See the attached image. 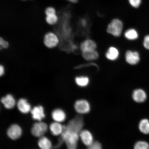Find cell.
Listing matches in <instances>:
<instances>
[{"mask_svg": "<svg viewBox=\"0 0 149 149\" xmlns=\"http://www.w3.org/2000/svg\"><path fill=\"white\" fill-rule=\"evenodd\" d=\"M87 65V66H94L95 67H96V68H98V65L96 64V63H88V64H83V65H79V66H78V68H77V69H79V68H85V67H86V65ZM87 67V66H86Z\"/></svg>", "mask_w": 149, "mask_h": 149, "instance_id": "29", "label": "cell"}, {"mask_svg": "<svg viewBox=\"0 0 149 149\" xmlns=\"http://www.w3.org/2000/svg\"><path fill=\"white\" fill-rule=\"evenodd\" d=\"M48 126L45 123L42 122L36 123L33 124L31 132L34 136L41 137L47 131Z\"/></svg>", "mask_w": 149, "mask_h": 149, "instance_id": "3", "label": "cell"}, {"mask_svg": "<svg viewBox=\"0 0 149 149\" xmlns=\"http://www.w3.org/2000/svg\"><path fill=\"white\" fill-rule=\"evenodd\" d=\"M81 24L83 25H86L87 22L85 19H83L81 20Z\"/></svg>", "mask_w": 149, "mask_h": 149, "instance_id": "32", "label": "cell"}, {"mask_svg": "<svg viewBox=\"0 0 149 149\" xmlns=\"http://www.w3.org/2000/svg\"><path fill=\"white\" fill-rule=\"evenodd\" d=\"M79 137L84 144L87 146H90L94 142L93 136L88 130H82L79 133Z\"/></svg>", "mask_w": 149, "mask_h": 149, "instance_id": "9", "label": "cell"}, {"mask_svg": "<svg viewBox=\"0 0 149 149\" xmlns=\"http://www.w3.org/2000/svg\"><path fill=\"white\" fill-rule=\"evenodd\" d=\"M31 113L32 115L33 119L35 120L40 121L45 117L43 107L41 106L33 107L31 110Z\"/></svg>", "mask_w": 149, "mask_h": 149, "instance_id": "8", "label": "cell"}, {"mask_svg": "<svg viewBox=\"0 0 149 149\" xmlns=\"http://www.w3.org/2000/svg\"><path fill=\"white\" fill-rule=\"evenodd\" d=\"M74 107L77 113L81 114L88 113L90 110V106L89 102L84 100L76 101L74 104Z\"/></svg>", "mask_w": 149, "mask_h": 149, "instance_id": "5", "label": "cell"}, {"mask_svg": "<svg viewBox=\"0 0 149 149\" xmlns=\"http://www.w3.org/2000/svg\"><path fill=\"white\" fill-rule=\"evenodd\" d=\"M82 56L85 60L91 61L97 60L99 56L96 49L82 52Z\"/></svg>", "mask_w": 149, "mask_h": 149, "instance_id": "16", "label": "cell"}, {"mask_svg": "<svg viewBox=\"0 0 149 149\" xmlns=\"http://www.w3.org/2000/svg\"><path fill=\"white\" fill-rule=\"evenodd\" d=\"M120 52L117 48L114 46H111L108 48L105 54V56L108 60L115 61L118 58Z\"/></svg>", "mask_w": 149, "mask_h": 149, "instance_id": "11", "label": "cell"}, {"mask_svg": "<svg viewBox=\"0 0 149 149\" xmlns=\"http://www.w3.org/2000/svg\"><path fill=\"white\" fill-rule=\"evenodd\" d=\"M75 83L78 86L81 87H86L89 84L90 79L87 76H77L75 79Z\"/></svg>", "mask_w": 149, "mask_h": 149, "instance_id": "20", "label": "cell"}, {"mask_svg": "<svg viewBox=\"0 0 149 149\" xmlns=\"http://www.w3.org/2000/svg\"><path fill=\"white\" fill-rule=\"evenodd\" d=\"M134 149H149V145L148 143L144 141H139L136 143Z\"/></svg>", "mask_w": 149, "mask_h": 149, "instance_id": "23", "label": "cell"}, {"mask_svg": "<svg viewBox=\"0 0 149 149\" xmlns=\"http://www.w3.org/2000/svg\"><path fill=\"white\" fill-rule=\"evenodd\" d=\"M0 45L1 48H7L8 47L9 44L8 42L1 37L0 38Z\"/></svg>", "mask_w": 149, "mask_h": 149, "instance_id": "27", "label": "cell"}, {"mask_svg": "<svg viewBox=\"0 0 149 149\" xmlns=\"http://www.w3.org/2000/svg\"><path fill=\"white\" fill-rule=\"evenodd\" d=\"M130 6L134 8H137L140 6L142 0H128Z\"/></svg>", "mask_w": 149, "mask_h": 149, "instance_id": "24", "label": "cell"}, {"mask_svg": "<svg viewBox=\"0 0 149 149\" xmlns=\"http://www.w3.org/2000/svg\"><path fill=\"white\" fill-rule=\"evenodd\" d=\"M59 17L57 14L47 15L45 17V21L48 25L53 26L56 25L58 22Z\"/></svg>", "mask_w": 149, "mask_h": 149, "instance_id": "21", "label": "cell"}, {"mask_svg": "<svg viewBox=\"0 0 149 149\" xmlns=\"http://www.w3.org/2000/svg\"><path fill=\"white\" fill-rule=\"evenodd\" d=\"M87 149H102L101 144L98 141H95L88 146Z\"/></svg>", "mask_w": 149, "mask_h": 149, "instance_id": "26", "label": "cell"}, {"mask_svg": "<svg viewBox=\"0 0 149 149\" xmlns=\"http://www.w3.org/2000/svg\"><path fill=\"white\" fill-rule=\"evenodd\" d=\"M17 107L19 110L22 113H27L31 111V105L24 98H20L18 100Z\"/></svg>", "mask_w": 149, "mask_h": 149, "instance_id": "13", "label": "cell"}, {"mask_svg": "<svg viewBox=\"0 0 149 149\" xmlns=\"http://www.w3.org/2000/svg\"><path fill=\"white\" fill-rule=\"evenodd\" d=\"M50 130L52 134L58 136L61 134L63 131V125L59 122L52 123L49 126Z\"/></svg>", "mask_w": 149, "mask_h": 149, "instance_id": "17", "label": "cell"}, {"mask_svg": "<svg viewBox=\"0 0 149 149\" xmlns=\"http://www.w3.org/2000/svg\"><path fill=\"white\" fill-rule=\"evenodd\" d=\"M7 134L9 138L14 140L19 138L21 136L22 130L18 125L14 124L9 127L7 130Z\"/></svg>", "mask_w": 149, "mask_h": 149, "instance_id": "7", "label": "cell"}, {"mask_svg": "<svg viewBox=\"0 0 149 149\" xmlns=\"http://www.w3.org/2000/svg\"><path fill=\"white\" fill-rule=\"evenodd\" d=\"M132 97L136 102H142L146 100L147 96L146 93L141 89H136L133 91Z\"/></svg>", "mask_w": 149, "mask_h": 149, "instance_id": "12", "label": "cell"}, {"mask_svg": "<svg viewBox=\"0 0 149 149\" xmlns=\"http://www.w3.org/2000/svg\"><path fill=\"white\" fill-rule=\"evenodd\" d=\"M139 130L144 134H149V121L147 119H143L141 121L139 125Z\"/></svg>", "mask_w": 149, "mask_h": 149, "instance_id": "22", "label": "cell"}, {"mask_svg": "<svg viewBox=\"0 0 149 149\" xmlns=\"http://www.w3.org/2000/svg\"><path fill=\"white\" fill-rule=\"evenodd\" d=\"M124 35L125 38L129 40H135L139 37L138 33L133 28L127 30L124 33Z\"/></svg>", "mask_w": 149, "mask_h": 149, "instance_id": "19", "label": "cell"}, {"mask_svg": "<svg viewBox=\"0 0 149 149\" xmlns=\"http://www.w3.org/2000/svg\"><path fill=\"white\" fill-rule=\"evenodd\" d=\"M22 1H26V0H22Z\"/></svg>", "mask_w": 149, "mask_h": 149, "instance_id": "33", "label": "cell"}, {"mask_svg": "<svg viewBox=\"0 0 149 149\" xmlns=\"http://www.w3.org/2000/svg\"><path fill=\"white\" fill-rule=\"evenodd\" d=\"M1 102L5 108L8 109H13L15 105V100L13 97L10 94H8L1 99Z\"/></svg>", "mask_w": 149, "mask_h": 149, "instance_id": "14", "label": "cell"}, {"mask_svg": "<svg viewBox=\"0 0 149 149\" xmlns=\"http://www.w3.org/2000/svg\"><path fill=\"white\" fill-rule=\"evenodd\" d=\"M45 15L49 14H57V10L53 6H48L46 7L45 10Z\"/></svg>", "mask_w": 149, "mask_h": 149, "instance_id": "25", "label": "cell"}, {"mask_svg": "<svg viewBox=\"0 0 149 149\" xmlns=\"http://www.w3.org/2000/svg\"><path fill=\"white\" fill-rule=\"evenodd\" d=\"M143 45L146 49L149 50V35H146L144 37Z\"/></svg>", "mask_w": 149, "mask_h": 149, "instance_id": "28", "label": "cell"}, {"mask_svg": "<svg viewBox=\"0 0 149 149\" xmlns=\"http://www.w3.org/2000/svg\"><path fill=\"white\" fill-rule=\"evenodd\" d=\"M123 25L122 21L119 19H113L108 24L107 31L108 33L112 36L119 37L122 34Z\"/></svg>", "mask_w": 149, "mask_h": 149, "instance_id": "2", "label": "cell"}, {"mask_svg": "<svg viewBox=\"0 0 149 149\" xmlns=\"http://www.w3.org/2000/svg\"><path fill=\"white\" fill-rule=\"evenodd\" d=\"M38 144L41 149H52V143L47 138L42 136L39 139Z\"/></svg>", "mask_w": 149, "mask_h": 149, "instance_id": "18", "label": "cell"}, {"mask_svg": "<svg viewBox=\"0 0 149 149\" xmlns=\"http://www.w3.org/2000/svg\"><path fill=\"white\" fill-rule=\"evenodd\" d=\"M66 1L70 3L76 4L79 2V0H66Z\"/></svg>", "mask_w": 149, "mask_h": 149, "instance_id": "31", "label": "cell"}, {"mask_svg": "<svg viewBox=\"0 0 149 149\" xmlns=\"http://www.w3.org/2000/svg\"><path fill=\"white\" fill-rule=\"evenodd\" d=\"M125 57L126 62L132 65L137 64L140 59L138 52L131 50H128L126 52Z\"/></svg>", "mask_w": 149, "mask_h": 149, "instance_id": "6", "label": "cell"}, {"mask_svg": "<svg viewBox=\"0 0 149 149\" xmlns=\"http://www.w3.org/2000/svg\"><path fill=\"white\" fill-rule=\"evenodd\" d=\"M5 72L4 68L3 65L0 66V76H2L4 74Z\"/></svg>", "mask_w": 149, "mask_h": 149, "instance_id": "30", "label": "cell"}, {"mask_svg": "<svg viewBox=\"0 0 149 149\" xmlns=\"http://www.w3.org/2000/svg\"><path fill=\"white\" fill-rule=\"evenodd\" d=\"M63 131L58 139V142L52 149H57L64 142L67 149H76L79 133L69 129L66 125H63Z\"/></svg>", "mask_w": 149, "mask_h": 149, "instance_id": "1", "label": "cell"}, {"mask_svg": "<svg viewBox=\"0 0 149 149\" xmlns=\"http://www.w3.org/2000/svg\"><path fill=\"white\" fill-rule=\"evenodd\" d=\"M97 45L96 43L91 39H87L81 43L80 48L82 52L96 50Z\"/></svg>", "mask_w": 149, "mask_h": 149, "instance_id": "10", "label": "cell"}, {"mask_svg": "<svg viewBox=\"0 0 149 149\" xmlns=\"http://www.w3.org/2000/svg\"><path fill=\"white\" fill-rule=\"evenodd\" d=\"M58 38L55 33L52 32L47 33L45 35L44 43L49 48H53L58 44Z\"/></svg>", "mask_w": 149, "mask_h": 149, "instance_id": "4", "label": "cell"}, {"mask_svg": "<svg viewBox=\"0 0 149 149\" xmlns=\"http://www.w3.org/2000/svg\"><path fill=\"white\" fill-rule=\"evenodd\" d=\"M52 118L55 122H61L64 121L66 118V115L64 111L60 109H56L52 111Z\"/></svg>", "mask_w": 149, "mask_h": 149, "instance_id": "15", "label": "cell"}]
</instances>
